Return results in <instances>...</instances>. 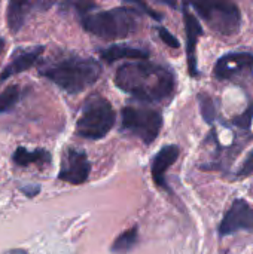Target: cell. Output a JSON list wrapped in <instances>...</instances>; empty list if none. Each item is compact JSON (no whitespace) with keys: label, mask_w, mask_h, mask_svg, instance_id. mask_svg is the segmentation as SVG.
Listing matches in <instances>:
<instances>
[{"label":"cell","mask_w":253,"mask_h":254,"mask_svg":"<svg viewBox=\"0 0 253 254\" xmlns=\"http://www.w3.org/2000/svg\"><path fill=\"white\" fill-rule=\"evenodd\" d=\"M115 83L124 92L148 103L170 98L176 88V79L169 68L148 61L121 65L115 74Z\"/></svg>","instance_id":"1"},{"label":"cell","mask_w":253,"mask_h":254,"mask_svg":"<svg viewBox=\"0 0 253 254\" xmlns=\"http://www.w3.org/2000/svg\"><path fill=\"white\" fill-rule=\"evenodd\" d=\"M37 70L40 76L72 95L89 88L101 74V65L95 60L79 55H64L40 61Z\"/></svg>","instance_id":"2"},{"label":"cell","mask_w":253,"mask_h":254,"mask_svg":"<svg viewBox=\"0 0 253 254\" xmlns=\"http://www.w3.org/2000/svg\"><path fill=\"white\" fill-rule=\"evenodd\" d=\"M85 31L101 39H124L139 27V10L133 7H115L88 13L81 18Z\"/></svg>","instance_id":"3"},{"label":"cell","mask_w":253,"mask_h":254,"mask_svg":"<svg viewBox=\"0 0 253 254\" xmlns=\"http://www.w3.org/2000/svg\"><path fill=\"white\" fill-rule=\"evenodd\" d=\"M115 125V110L109 100L100 94L89 95L81 109L76 121V134L88 140H100Z\"/></svg>","instance_id":"4"},{"label":"cell","mask_w":253,"mask_h":254,"mask_svg":"<svg viewBox=\"0 0 253 254\" xmlns=\"http://www.w3.org/2000/svg\"><path fill=\"white\" fill-rule=\"evenodd\" d=\"M163 116L152 107L127 106L122 109V129L151 144L161 131Z\"/></svg>","instance_id":"5"},{"label":"cell","mask_w":253,"mask_h":254,"mask_svg":"<svg viewBox=\"0 0 253 254\" xmlns=\"http://www.w3.org/2000/svg\"><path fill=\"white\" fill-rule=\"evenodd\" d=\"M192 7L207 22V25L219 34L231 36L240 28V9L236 3H194Z\"/></svg>","instance_id":"6"},{"label":"cell","mask_w":253,"mask_h":254,"mask_svg":"<svg viewBox=\"0 0 253 254\" xmlns=\"http://www.w3.org/2000/svg\"><path fill=\"white\" fill-rule=\"evenodd\" d=\"M91 164L84 150L67 149L61 159L58 179L70 185H82L88 180Z\"/></svg>","instance_id":"7"},{"label":"cell","mask_w":253,"mask_h":254,"mask_svg":"<svg viewBox=\"0 0 253 254\" xmlns=\"http://www.w3.org/2000/svg\"><path fill=\"white\" fill-rule=\"evenodd\" d=\"M242 231L253 232V207L245 199H236L221 222L219 234L227 237Z\"/></svg>","instance_id":"8"},{"label":"cell","mask_w":253,"mask_h":254,"mask_svg":"<svg viewBox=\"0 0 253 254\" xmlns=\"http://www.w3.org/2000/svg\"><path fill=\"white\" fill-rule=\"evenodd\" d=\"M253 70V54L230 52L221 57L215 65V76L222 80L236 79Z\"/></svg>","instance_id":"9"},{"label":"cell","mask_w":253,"mask_h":254,"mask_svg":"<svg viewBox=\"0 0 253 254\" xmlns=\"http://www.w3.org/2000/svg\"><path fill=\"white\" fill-rule=\"evenodd\" d=\"M43 49L45 48L40 45L16 48L10 55V61L4 65V68L0 73V82L12 77L13 74L22 73V71L28 70L31 65H34L37 63L39 57L43 54Z\"/></svg>","instance_id":"10"},{"label":"cell","mask_w":253,"mask_h":254,"mask_svg":"<svg viewBox=\"0 0 253 254\" xmlns=\"http://www.w3.org/2000/svg\"><path fill=\"white\" fill-rule=\"evenodd\" d=\"M183 21H185V31H186V55H188V68L191 76L198 74L197 68V40L203 34V27L195 18V15L183 6Z\"/></svg>","instance_id":"11"},{"label":"cell","mask_w":253,"mask_h":254,"mask_svg":"<svg viewBox=\"0 0 253 254\" xmlns=\"http://www.w3.org/2000/svg\"><path fill=\"white\" fill-rule=\"evenodd\" d=\"M52 6V1H27V0H12L7 4V10H6V21H7V27L12 33H18L28 13L33 9H48Z\"/></svg>","instance_id":"12"},{"label":"cell","mask_w":253,"mask_h":254,"mask_svg":"<svg viewBox=\"0 0 253 254\" xmlns=\"http://www.w3.org/2000/svg\"><path fill=\"white\" fill-rule=\"evenodd\" d=\"M180 155V150L177 146H166L163 147L154 158L152 161V167H151V173H152V179L155 182L157 186L163 188V189H169L167 183H166V171L177 161Z\"/></svg>","instance_id":"13"},{"label":"cell","mask_w":253,"mask_h":254,"mask_svg":"<svg viewBox=\"0 0 253 254\" xmlns=\"http://www.w3.org/2000/svg\"><path fill=\"white\" fill-rule=\"evenodd\" d=\"M101 60L106 63H115L118 60H146L149 57V52L142 48H134L130 45H112L106 49L100 51Z\"/></svg>","instance_id":"14"},{"label":"cell","mask_w":253,"mask_h":254,"mask_svg":"<svg viewBox=\"0 0 253 254\" xmlns=\"http://www.w3.org/2000/svg\"><path fill=\"white\" fill-rule=\"evenodd\" d=\"M12 161L16 167H28L30 164H36L39 167H45L48 164H51V155L48 150L45 149H34V150H28L22 146L16 147V150L12 155Z\"/></svg>","instance_id":"15"},{"label":"cell","mask_w":253,"mask_h":254,"mask_svg":"<svg viewBox=\"0 0 253 254\" xmlns=\"http://www.w3.org/2000/svg\"><path fill=\"white\" fill-rule=\"evenodd\" d=\"M137 241H139V229L134 226V228H130V229H127L125 232H122V234L113 241L110 250H112V253L125 254L128 253V252H131V250L136 247Z\"/></svg>","instance_id":"16"},{"label":"cell","mask_w":253,"mask_h":254,"mask_svg":"<svg viewBox=\"0 0 253 254\" xmlns=\"http://www.w3.org/2000/svg\"><path fill=\"white\" fill-rule=\"evenodd\" d=\"M21 98V88L18 85H10L0 92V115L10 112Z\"/></svg>","instance_id":"17"},{"label":"cell","mask_w":253,"mask_h":254,"mask_svg":"<svg viewBox=\"0 0 253 254\" xmlns=\"http://www.w3.org/2000/svg\"><path fill=\"white\" fill-rule=\"evenodd\" d=\"M198 103H200V109H201V115H203L204 121L207 124H212L213 119H215V115H216L213 100L207 94H200L198 95Z\"/></svg>","instance_id":"18"},{"label":"cell","mask_w":253,"mask_h":254,"mask_svg":"<svg viewBox=\"0 0 253 254\" xmlns=\"http://www.w3.org/2000/svg\"><path fill=\"white\" fill-rule=\"evenodd\" d=\"M253 174V150L246 156V159L243 161V164H242V167H240V170H239V177H242V179H246V177H249V176H252Z\"/></svg>","instance_id":"19"},{"label":"cell","mask_w":253,"mask_h":254,"mask_svg":"<svg viewBox=\"0 0 253 254\" xmlns=\"http://www.w3.org/2000/svg\"><path fill=\"white\" fill-rule=\"evenodd\" d=\"M158 34H160L161 40H163L164 43H167L170 48H179V40H177L169 30H166L164 27H160V28H158Z\"/></svg>","instance_id":"20"},{"label":"cell","mask_w":253,"mask_h":254,"mask_svg":"<svg viewBox=\"0 0 253 254\" xmlns=\"http://www.w3.org/2000/svg\"><path fill=\"white\" fill-rule=\"evenodd\" d=\"M19 190L28 198H34L40 192V186L39 185H28V186H22Z\"/></svg>","instance_id":"21"},{"label":"cell","mask_w":253,"mask_h":254,"mask_svg":"<svg viewBox=\"0 0 253 254\" xmlns=\"http://www.w3.org/2000/svg\"><path fill=\"white\" fill-rule=\"evenodd\" d=\"M3 254H28V252H25L22 249H13V250H9V252H6V253Z\"/></svg>","instance_id":"22"},{"label":"cell","mask_w":253,"mask_h":254,"mask_svg":"<svg viewBox=\"0 0 253 254\" xmlns=\"http://www.w3.org/2000/svg\"><path fill=\"white\" fill-rule=\"evenodd\" d=\"M3 48H4V40L0 37V54H1V51H3Z\"/></svg>","instance_id":"23"}]
</instances>
